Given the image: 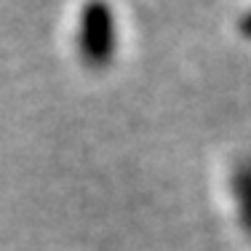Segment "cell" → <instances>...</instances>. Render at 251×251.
<instances>
[{
    "mask_svg": "<svg viewBox=\"0 0 251 251\" xmlns=\"http://www.w3.org/2000/svg\"><path fill=\"white\" fill-rule=\"evenodd\" d=\"M115 53V19L104 0H88L80 14V56L91 67H104Z\"/></svg>",
    "mask_w": 251,
    "mask_h": 251,
    "instance_id": "cell-1",
    "label": "cell"
}]
</instances>
